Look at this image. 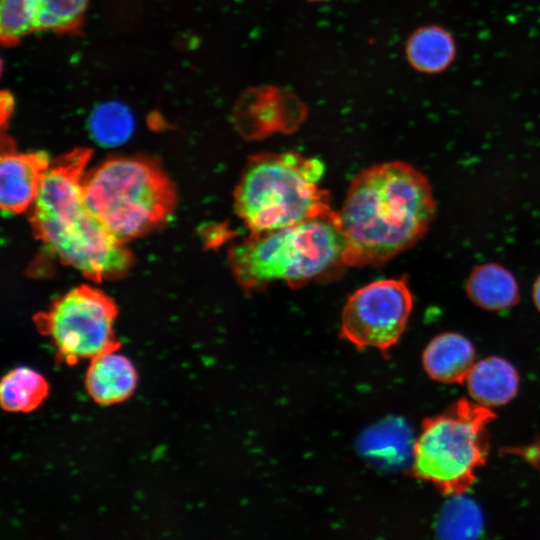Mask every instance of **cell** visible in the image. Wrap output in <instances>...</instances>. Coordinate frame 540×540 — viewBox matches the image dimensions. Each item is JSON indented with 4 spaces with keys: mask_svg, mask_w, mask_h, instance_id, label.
Listing matches in <instances>:
<instances>
[{
    "mask_svg": "<svg viewBox=\"0 0 540 540\" xmlns=\"http://www.w3.org/2000/svg\"><path fill=\"white\" fill-rule=\"evenodd\" d=\"M422 360L425 371L434 380L461 384L475 364V350L466 337L446 332L429 342Z\"/></svg>",
    "mask_w": 540,
    "mask_h": 540,
    "instance_id": "cell-11",
    "label": "cell"
},
{
    "mask_svg": "<svg viewBox=\"0 0 540 540\" xmlns=\"http://www.w3.org/2000/svg\"><path fill=\"white\" fill-rule=\"evenodd\" d=\"M489 407L460 399L446 412L425 419L413 446V471L443 494H464L489 453Z\"/></svg>",
    "mask_w": 540,
    "mask_h": 540,
    "instance_id": "cell-6",
    "label": "cell"
},
{
    "mask_svg": "<svg viewBox=\"0 0 540 540\" xmlns=\"http://www.w3.org/2000/svg\"><path fill=\"white\" fill-rule=\"evenodd\" d=\"M89 0H38L35 30L65 31L82 19Z\"/></svg>",
    "mask_w": 540,
    "mask_h": 540,
    "instance_id": "cell-18",
    "label": "cell"
},
{
    "mask_svg": "<svg viewBox=\"0 0 540 540\" xmlns=\"http://www.w3.org/2000/svg\"><path fill=\"white\" fill-rule=\"evenodd\" d=\"M413 309L407 277L381 279L354 291L341 316V336L358 349L386 353L404 332Z\"/></svg>",
    "mask_w": 540,
    "mask_h": 540,
    "instance_id": "cell-8",
    "label": "cell"
},
{
    "mask_svg": "<svg viewBox=\"0 0 540 540\" xmlns=\"http://www.w3.org/2000/svg\"><path fill=\"white\" fill-rule=\"evenodd\" d=\"M455 52L451 34L439 26L417 29L406 45L409 63L416 70L428 74L445 70L453 61Z\"/></svg>",
    "mask_w": 540,
    "mask_h": 540,
    "instance_id": "cell-14",
    "label": "cell"
},
{
    "mask_svg": "<svg viewBox=\"0 0 540 540\" xmlns=\"http://www.w3.org/2000/svg\"><path fill=\"white\" fill-rule=\"evenodd\" d=\"M49 393L45 377L34 369L18 366L0 383V404L7 412L28 413L38 408Z\"/></svg>",
    "mask_w": 540,
    "mask_h": 540,
    "instance_id": "cell-15",
    "label": "cell"
},
{
    "mask_svg": "<svg viewBox=\"0 0 540 540\" xmlns=\"http://www.w3.org/2000/svg\"><path fill=\"white\" fill-rule=\"evenodd\" d=\"M138 374L132 361L117 350L90 359L85 374L89 396L99 405H113L127 400L135 391Z\"/></svg>",
    "mask_w": 540,
    "mask_h": 540,
    "instance_id": "cell-10",
    "label": "cell"
},
{
    "mask_svg": "<svg viewBox=\"0 0 540 540\" xmlns=\"http://www.w3.org/2000/svg\"><path fill=\"white\" fill-rule=\"evenodd\" d=\"M533 300L537 309L540 311V275L533 286Z\"/></svg>",
    "mask_w": 540,
    "mask_h": 540,
    "instance_id": "cell-20",
    "label": "cell"
},
{
    "mask_svg": "<svg viewBox=\"0 0 540 540\" xmlns=\"http://www.w3.org/2000/svg\"><path fill=\"white\" fill-rule=\"evenodd\" d=\"M324 173L321 160L296 152L251 156L233 193L235 213L251 234L332 213Z\"/></svg>",
    "mask_w": 540,
    "mask_h": 540,
    "instance_id": "cell-4",
    "label": "cell"
},
{
    "mask_svg": "<svg viewBox=\"0 0 540 540\" xmlns=\"http://www.w3.org/2000/svg\"><path fill=\"white\" fill-rule=\"evenodd\" d=\"M451 497L440 513L439 535L449 539L477 538L483 527L481 510L474 501L464 497L463 494Z\"/></svg>",
    "mask_w": 540,
    "mask_h": 540,
    "instance_id": "cell-17",
    "label": "cell"
},
{
    "mask_svg": "<svg viewBox=\"0 0 540 540\" xmlns=\"http://www.w3.org/2000/svg\"><path fill=\"white\" fill-rule=\"evenodd\" d=\"M426 176L403 161L374 164L351 181L338 212L346 267L380 266L414 246L436 216Z\"/></svg>",
    "mask_w": 540,
    "mask_h": 540,
    "instance_id": "cell-1",
    "label": "cell"
},
{
    "mask_svg": "<svg viewBox=\"0 0 540 540\" xmlns=\"http://www.w3.org/2000/svg\"><path fill=\"white\" fill-rule=\"evenodd\" d=\"M38 0H1L0 35L11 44L35 30Z\"/></svg>",
    "mask_w": 540,
    "mask_h": 540,
    "instance_id": "cell-19",
    "label": "cell"
},
{
    "mask_svg": "<svg viewBox=\"0 0 540 540\" xmlns=\"http://www.w3.org/2000/svg\"><path fill=\"white\" fill-rule=\"evenodd\" d=\"M338 212L281 229L251 234L229 251V265L246 290L273 282L298 287L345 266ZM346 267V266H345Z\"/></svg>",
    "mask_w": 540,
    "mask_h": 540,
    "instance_id": "cell-3",
    "label": "cell"
},
{
    "mask_svg": "<svg viewBox=\"0 0 540 540\" xmlns=\"http://www.w3.org/2000/svg\"><path fill=\"white\" fill-rule=\"evenodd\" d=\"M91 151L77 148L46 171L29 218L33 235L57 258L94 282L124 276L134 259L89 208L83 177Z\"/></svg>",
    "mask_w": 540,
    "mask_h": 540,
    "instance_id": "cell-2",
    "label": "cell"
},
{
    "mask_svg": "<svg viewBox=\"0 0 540 540\" xmlns=\"http://www.w3.org/2000/svg\"><path fill=\"white\" fill-rule=\"evenodd\" d=\"M88 128L93 139L102 146H118L126 142L135 128L131 109L118 100L98 104L90 113Z\"/></svg>",
    "mask_w": 540,
    "mask_h": 540,
    "instance_id": "cell-16",
    "label": "cell"
},
{
    "mask_svg": "<svg viewBox=\"0 0 540 540\" xmlns=\"http://www.w3.org/2000/svg\"><path fill=\"white\" fill-rule=\"evenodd\" d=\"M466 292L475 305L489 311L510 308L520 300L515 277L497 263L475 267L467 279Z\"/></svg>",
    "mask_w": 540,
    "mask_h": 540,
    "instance_id": "cell-13",
    "label": "cell"
},
{
    "mask_svg": "<svg viewBox=\"0 0 540 540\" xmlns=\"http://www.w3.org/2000/svg\"><path fill=\"white\" fill-rule=\"evenodd\" d=\"M83 192L93 213L124 242L166 220L177 198L160 164L137 156L110 158L85 173Z\"/></svg>",
    "mask_w": 540,
    "mask_h": 540,
    "instance_id": "cell-5",
    "label": "cell"
},
{
    "mask_svg": "<svg viewBox=\"0 0 540 540\" xmlns=\"http://www.w3.org/2000/svg\"><path fill=\"white\" fill-rule=\"evenodd\" d=\"M309 1H321V0H309Z\"/></svg>",
    "mask_w": 540,
    "mask_h": 540,
    "instance_id": "cell-21",
    "label": "cell"
},
{
    "mask_svg": "<svg viewBox=\"0 0 540 540\" xmlns=\"http://www.w3.org/2000/svg\"><path fill=\"white\" fill-rule=\"evenodd\" d=\"M42 151L19 153L2 148L0 161V206L6 214H19L34 204L43 177L50 167Z\"/></svg>",
    "mask_w": 540,
    "mask_h": 540,
    "instance_id": "cell-9",
    "label": "cell"
},
{
    "mask_svg": "<svg viewBox=\"0 0 540 540\" xmlns=\"http://www.w3.org/2000/svg\"><path fill=\"white\" fill-rule=\"evenodd\" d=\"M466 382L475 402L490 408L504 405L515 396L519 376L508 361L492 356L475 363Z\"/></svg>",
    "mask_w": 540,
    "mask_h": 540,
    "instance_id": "cell-12",
    "label": "cell"
},
{
    "mask_svg": "<svg viewBox=\"0 0 540 540\" xmlns=\"http://www.w3.org/2000/svg\"><path fill=\"white\" fill-rule=\"evenodd\" d=\"M117 315V305L108 295L79 285L34 315L33 322L51 341L57 359L71 366L119 349L114 331Z\"/></svg>",
    "mask_w": 540,
    "mask_h": 540,
    "instance_id": "cell-7",
    "label": "cell"
}]
</instances>
